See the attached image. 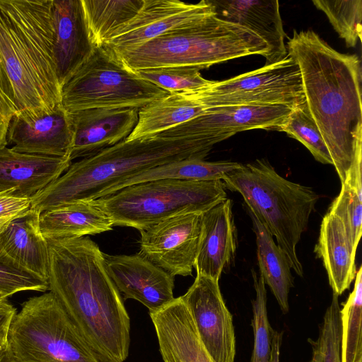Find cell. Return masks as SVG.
Returning a JSON list of instances; mask_svg holds the SVG:
<instances>
[{"instance_id":"1","label":"cell","mask_w":362,"mask_h":362,"mask_svg":"<svg viewBox=\"0 0 362 362\" xmlns=\"http://www.w3.org/2000/svg\"><path fill=\"white\" fill-rule=\"evenodd\" d=\"M47 240L48 291L101 362H124L130 318L104 253L87 236Z\"/></svg>"},{"instance_id":"2","label":"cell","mask_w":362,"mask_h":362,"mask_svg":"<svg viewBox=\"0 0 362 362\" xmlns=\"http://www.w3.org/2000/svg\"><path fill=\"white\" fill-rule=\"evenodd\" d=\"M286 47L299 66L305 107L342 183L362 167L360 60L334 49L311 30H293Z\"/></svg>"},{"instance_id":"3","label":"cell","mask_w":362,"mask_h":362,"mask_svg":"<svg viewBox=\"0 0 362 362\" xmlns=\"http://www.w3.org/2000/svg\"><path fill=\"white\" fill-rule=\"evenodd\" d=\"M53 0H0V58L16 115L33 119L62 105L54 58Z\"/></svg>"},{"instance_id":"4","label":"cell","mask_w":362,"mask_h":362,"mask_svg":"<svg viewBox=\"0 0 362 362\" xmlns=\"http://www.w3.org/2000/svg\"><path fill=\"white\" fill-rule=\"evenodd\" d=\"M214 145L200 138L159 134L122 141L71 163L67 170L31 197L40 213L77 201L89 202L124 180L163 164L204 160Z\"/></svg>"},{"instance_id":"5","label":"cell","mask_w":362,"mask_h":362,"mask_svg":"<svg viewBox=\"0 0 362 362\" xmlns=\"http://www.w3.org/2000/svg\"><path fill=\"white\" fill-rule=\"evenodd\" d=\"M129 69L192 66L200 69L252 54L267 58V45L251 30L208 16L141 45L112 51Z\"/></svg>"},{"instance_id":"6","label":"cell","mask_w":362,"mask_h":362,"mask_svg":"<svg viewBox=\"0 0 362 362\" xmlns=\"http://www.w3.org/2000/svg\"><path fill=\"white\" fill-rule=\"evenodd\" d=\"M222 181L226 188L242 195L249 213L276 238L291 269L302 276L296 246L318 201L315 192L281 177L264 159L242 165Z\"/></svg>"},{"instance_id":"7","label":"cell","mask_w":362,"mask_h":362,"mask_svg":"<svg viewBox=\"0 0 362 362\" xmlns=\"http://www.w3.org/2000/svg\"><path fill=\"white\" fill-rule=\"evenodd\" d=\"M226 199L222 180L163 179L129 185L89 202L110 218L113 226L141 231L182 214H203Z\"/></svg>"},{"instance_id":"8","label":"cell","mask_w":362,"mask_h":362,"mask_svg":"<svg viewBox=\"0 0 362 362\" xmlns=\"http://www.w3.org/2000/svg\"><path fill=\"white\" fill-rule=\"evenodd\" d=\"M7 339L16 362H101L50 291L22 304Z\"/></svg>"},{"instance_id":"9","label":"cell","mask_w":362,"mask_h":362,"mask_svg":"<svg viewBox=\"0 0 362 362\" xmlns=\"http://www.w3.org/2000/svg\"><path fill=\"white\" fill-rule=\"evenodd\" d=\"M170 93L141 78L104 45L62 87V105L69 112L94 108H141Z\"/></svg>"},{"instance_id":"10","label":"cell","mask_w":362,"mask_h":362,"mask_svg":"<svg viewBox=\"0 0 362 362\" xmlns=\"http://www.w3.org/2000/svg\"><path fill=\"white\" fill-rule=\"evenodd\" d=\"M205 108L242 105H280L294 109L305 104L302 76L288 54L282 60L246 72L192 93H182Z\"/></svg>"},{"instance_id":"11","label":"cell","mask_w":362,"mask_h":362,"mask_svg":"<svg viewBox=\"0 0 362 362\" xmlns=\"http://www.w3.org/2000/svg\"><path fill=\"white\" fill-rule=\"evenodd\" d=\"M292 109L280 105H242L206 108L189 121L158 134L172 138H200L214 146L235 134L255 129L277 130Z\"/></svg>"},{"instance_id":"12","label":"cell","mask_w":362,"mask_h":362,"mask_svg":"<svg viewBox=\"0 0 362 362\" xmlns=\"http://www.w3.org/2000/svg\"><path fill=\"white\" fill-rule=\"evenodd\" d=\"M204 349L214 362H234L235 337L233 317L226 307L218 281L197 274L181 296Z\"/></svg>"},{"instance_id":"13","label":"cell","mask_w":362,"mask_h":362,"mask_svg":"<svg viewBox=\"0 0 362 362\" xmlns=\"http://www.w3.org/2000/svg\"><path fill=\"white\" fill-rule=\"evenodd\" d=\"M202 216V213L197 212L182 214L139 231V254L173 276L192 275Z\"/></svg>"},{"instance_id":"14","label":"cell","mask_w":362,"mask_h":362,"mask_svg":"<svg viewBox=\"0 0 362 362\" xmlns=\"http://www.w3.org/2000/svg\"><path fill=\"white\" fill-rule=\"evenodd\" d=\"M214 14L215 10L209 0L197 4L144 0L136 16L113 32L103 45L112 51L134 47Z\"/></svg>"},{"instance_id":"15","label":"cell","mask_w":362,"mask_h":362,"mask_svg":"<svg viewBox=\"0 0 362 362\" xmlns=\"http://www.w3.org/2000/svg\"><path fill=\"white\" fill-rule=\"evenodd\" d=\"M110 276L124 299H134L156 312L175 298L174 276L139 254H104Z\"/></svg>"},{"instance_id":"16","label":"cell","mask_w":362,"mask_h":362,"mask_svg":"<svg viewBox=\"0 0 362 362\" xmlns=\"http://www.w3.org/2000/svg\"><path fill=\"white\" fill-rule=\"evenodd\" d=\"M53 52L59 83L62 86L90 57L95 48L81 0H53Z\"/></svg>"},{"instance_id":"17","label":"cell","mask_w":362,"mask_h":362,"mask_svg":"<svg viewBox=\"0 0 362 362\" xmlns=\"http://www.w3.org/2000/svg\"><path fill=\"white\" fill-rule=\"evenodd\" d=\"M139 108H94L69 112L73 128L71 160L91 156L131 134Z\"/></svg>"},{"instance_id":"18","label":"cell","mask_w":362,"mask_h":362,"mask_svg":"<svg viewBox=\"0 0 362 362\" xmlns=\"http://www.w3.org/2000/svg\"><path fill=\"white\" fill-rule=\"evenodd\" d=\"M73 137L70 114L62 105L33 119L15 115L7 132L8 144H13V151L52 157H69Z\"/></svg>"},{"instance_id":"19","label":"cell","mask_w":362,"mask_h":362,"mask_svg":"<svg viewBox=\"0 0 362 362\" xmlns=\"http://www.w3.org/2000/svg\"><path fill=\"white\" fill-rule=\"evenodd\" d=\"M149 315L164 362H214L200 341L181 296Z\"/></svg>"},{"instance_id":"20","label":"cell","mask_w":362,"mask_h":362,"mask_svg":"<svg viewBox=\"0 0 362 362\" xmlns=\"http://www.w3.org/2000/svg\"><path fill=\"white\" fill-rule=\"evenodd\" d=\"M216 16L240 25L257 35L267 45L269 54L265 65L287 56L286 33L276 0H209Z\"/></svg>"},{"instance_id":"21","label":"cell","mask_w":362,"mask_h":362,"mask_svg":"<svg viewBox=\"0 0 362 362\" xmlns=\"http://www.w3.org/2000/svg\"><path fill=\"white\" fill-rule=\"evenodd\" d=\"M69 156L52 157L0 148V192L30 198L60 177L71 164Z\"/></svg>"},{"instance_id":"22","label":"cell","mask_w":362,"mask_h":362,"mask_svg":"<svg viewBox=\"0 0 362 362\" xmlns=\"http://www.w3.org/2000/svg\"><path fill=\"white\" fill-rule=\"evenodd\" d=\"M236 247L232 202L229 199L204 212L194 267L197 274L219 280Z\"/></svg>"},{"instance_id":"23","label":"cell","mask_w":362,"mask_h":362,"mask_svg":"<svg viewBox=\"0 0 362 362\" xmlns=\"http://www.w3.org/2000/svg\"><path fill=\"white\" fill-rule=\"evenodd\" d=\"M40 214L31 208L11 221L0 234V253L19 269L47 282L48 243L40 228Z\"/></svg>"},{"instance_id":"24","label":"cell","mask_w":362,"mask_h":362,"mask_svg":"<svg viewBox=\"0 0 362 362\" xmlns=\"http://www.w3.org/2000/svg\"><path fill=\"white\" fill-rule=\"evenodd\" d=\"M356 250L342 221L327 212L315 252L323 261L333 293L342 294L355 279Z\"/></svg>"},{"instance_id":"25","label":"cell","mask_w":362,"mask_h":362,"mask_svg":"<svg viewBox=\"0 0 362 362\" xmlns=\"http://www.w3.org/2000/svg\"><path fill=\"white\" fill-rule=\"evenodd\" d=\"M39 224L46 240L81 238L112 230L110 218L90 202L77 201L40 212Z\"/></svg>"},{"instance_id":"26","label":"cell","mask_w":362,"mask_h":362,"mask_svg":"<svg viewBox=\"0 0 362 362\" xmlns=\"http://www.w3.org/2000/svg\"><path fill=\"white\" fill-rule=\"evenodd\" d=\"M206 108L185 94H169L139 108L138 122L127 140L157 135L204 113Z\"/></svg>"},{"instance_id":"27","label":"cell","mask_w":362,"mask_h":362,"mask_svg":"<svg viewBox=\"0 0 362 362\" xmlns=\"http://www.w3.org/2000/svg\"><path fill=\"white\" fill-rule=\"evenodd\" d=\"M253 231L256 236L257 256L265 284L269 286L284 313L289 310L288 293L294 286L288 259L274 240V237L252 214Z\"/></svg>"},{"instance_id":"28","label":"cell","mask_w":362,"mask_h":362,"mask_svg":"<svg viewBox=\"0 0 362 362\" xmlns=\"http://www.w3.org/2000/svg\"><path fill=\"white\" fill-rule=\"evenodd\" d=\"M241 165L232 161L209 162L199 159H185L165 163L124 180L103 192L100 197L110 195L129 185L157 180H222L227 174L240 168Z\"/></svg>"},{"instance_id":"29","label":"cell","mask_w":362,"mask_h":362,"mask_svg":"<svg viewBox=\"0 0 362 362\" xmlns=\"http://www.w3.org/2000/svg\"><path fill=\"white\" fill-rule=\"evenodd\" d=\"M87 25L95 47L103 45L119 27L133 18L144 0H81Z\"/></svg>"},{"instance_id":"30","label":"cell","mask_w":362,"mask_h":362,"mask_svg":"<svg viewBox=\"0 0 362 362\" xmlns=\"http://www.w3.org/2000/svg\"><path fill=\"white\" fill-rule=\"evenodd\" d=\"M362 267L356 271L352 292L341 309V362L362 357Z\"/></svg>"},{"instance_id":"31","label":"cell","mask_w":362,"mask_h":362,"mask_svg":"<svg viewBox=\"0 0 362 362\" xmlns=\"http://www.w3.org/2000/svg\"><path fill=\"white\" fill-rule=\"evenodd\" d=\"M200 69L192 66H168L146 69L135 72L143 79L170 94L192 93L214 83L204 78Z\"/></svg>"},{"instance_id":"32","label":"cell","mask_w":362,"mask_h":362,"mask_svg":"<svg viewBox=\"0 0 362 362\" xmlns=\"http://www.w3.org/2000/svg\"><path fill=\"white\" fill-rule=\"evenodd\" d=\"M313 3L325 13L347 47H354L361 40V0H313Z\"/></svg>"},{"instance_id":"33","label":"cell","mask_w":362,"mask_h":362,"mask_svg":"<svg viewBox=\"0 0 362 362\" xmlns=\"http://www.w3.org/2000/svg\"><path fill=\"white\" fill-rule=\"evenodd\" d=\"M308 341L312 348L308 362H341V320L338 295L333 293L320 327L318 337Z\"/></svg>"},{"instance_id":"34","label":"cell","mask_w":362,"mask_h":362,"mask_svg":"<svg viewBox=\"0 0 362 362\" xmlns=\"http://www.w3.org/2000/svg\"><path fill=\"white\" fill-rule=\"evenodd\" d=\"M276 131L286 132L289 136L299 141L316 160L332 165L329 151L305 104L292 109L284 123Z\"/></svg>"},{"instance_id":"35","label":"cell","mask_w":362,"mask_h":362,"mask_svg":"<svg viewBox=\"0 0 362 362\" xmlns=\"http://www.w3.org/2000/svg\"><path fill=\"white\" fill-rule=\"evenodd\" d=\"M252 275L256 296L252 300L253 317L251 325L254 333V344L250 362H269L272 327L267 316L266 284L262 276H257L253 269Z\"/></svg>"},{"instance_id":"36","label":"cell","mask_w":362,"mask_h":362,"mask_svg":"<svg viewBox=\"0 0 362 362\" xmlns=\"http://www.w3.org/2000/svg\"><path fill=\"white\" fill-rule=\"evenodd\" d=\"M328 212L342 221L357 248L361 236L362 197L346 183H341V191Z\"/></svg>"},{"instance_id":"37","label":"cell","mask_w":362,"mask_h":362,"mask_svg":"<svg viewBox=\"0 0 362 362\" xmlns=\"http://www.w3.org/2000/svg\"><path fill=\"white\" fill-rule=\"evenodd\" d=\"M24 291L45 292L48 284L19 269L0 253V294L8 298Z\"/></svg>"},{"instance_id":"38","label":"cell","mask_w":362,"mask_h":362,"mask_svg":"<svg viewBox=\"0 0 362 362\" xmlns=\"http://www.w3.org/2000/svg\"><path fill=\"white\" fill-rule=\"evenodd\" d=\"M16 112L13 90L0 58V148L8 145V129Z\"/></svg>"},{"instance_id":"39","label":"cell","mask_w":362,"mask_h":362,"mask_svg":"<svg viewBox=\"0 0 362 362\" xmlns=\"http://www.w3.org/2000/svg\"><path fill=\"white\" fill-rule=\"evenodd\" d=\"M31 209V199L0 192V221H12L25 215Z\"/></svg>"},{"instance_id":"40","label":"cell","mask_w":362,"mask_h":362,"mask_svg":"<svg viewBox=\"0 0 362 362\" xmlns=\"http://www.w3.org/2000/svg\"><path fill=\"white\" fill-rule=\"evenodd\" d=\"M16 313V308L7 298L0 299V339L8 336L11 320Z\"/></svg>"},{"instance_id":"41","label":"cell","mask_w":362,"mask_h":362,"mask_svg":"<svg viewBox=\"0 0 362 362\" xmlns=\"http://www.w3.org/2000/svg\"><path fill=\"white\" fill-rule=\"evenodd\" d=\"M271 354L269 362H280V348L282 343L283 332L272 328Z\"/></svg>"},{"instance_id":"42","label":"cell","mask_w":362,"mask_h":362,"mask_svg":"<svg viewBox=\"0 0 362 362\" xmlns=\"http://www.w3.org/2000/svg\"><path fill=\"white\" fill-rule=\"evenodd\" d=\"M0 362H16L9 347L7 337L0 339Z\"/></svg>"},{"instance_id":"43","label":"cell","mask_w":362,"mask_h":362,"mask_svg":"<svg viewBox=\"0 0 362 362\" xmlns=\"http://www.w3.org/2000/svg\"><path fill=\"white\" fill-rule=\"evenodd\" d=\"M11 221L8 220H2L0 221V234L4 230V229L7 227L8 224Z\"/></svg>"},{"instance_id":"44","label":"cell","mask_w":362,"mask_h":362,"mask_svg":"<svg viewBox=\"0 0 362 362\" xmlns=\"http://www.w3.org/2000/svg\"><path fill=\"white\" fill-rule=\"evenodd\" d=\"M356 362H362V357L358 358Z\"/></svg>"},{"instance_id":"45","label":"cell","mask_w":362,"mask_h":362,"mask_svg":"<svg viewBox=\"0 0 362 362\" xmlns=\"http://www.w3.org/2000/svg\"><path fill=\"white\" fill-rule=\"evenodd\" d=\"M3 298H7L5 297L4 295L0 294V299H3Z\"/></svg>"}]
</instances>
